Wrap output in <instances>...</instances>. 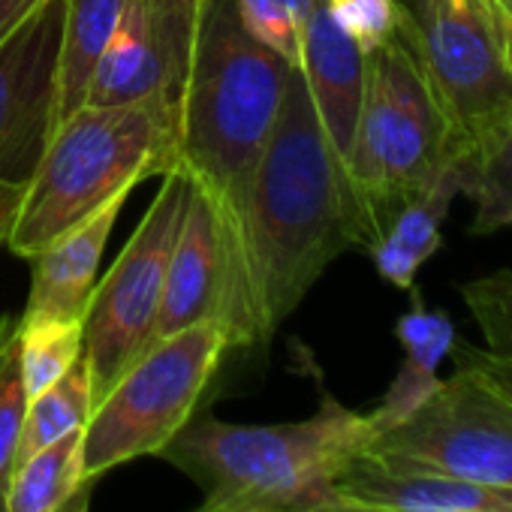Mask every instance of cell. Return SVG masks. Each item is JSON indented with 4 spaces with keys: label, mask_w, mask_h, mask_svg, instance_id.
<instances>
[{
    "label": "cell",
    "mask_w": 512,
    "mask_h": 512,
    "mask_svg": "<svg viewBox=\"0 0 512 512\" xmlns=\"http://www.w3.org/2000/svg\"><path fill=\"white\" fill-rule=\"evenodd\" d=\"M461 193L464 163H452L389 217L377 241L368 247L374 269L386 284L407 293L416 287L419 269L443 247V220Z\"/></svg>",
    "instance_id": "2e32d148"
},
{
    "label": "cell",
    "mask_w": 512,
    "mask_h": 512,
    "mask_svg": "<svg viewBox=\"0 0 512 512\" xmlns=\"http://www.w3.org/2000/svg\"><path fill=\"white\" fill-rule=\"evenodd\" d=\"M199 0H124L112 43L94 73L88 103L121 106L145 100H181Z\"/></svg>",
    "instance_id": "8fae6325"
},
{
    "label": "cell",
    "mask_w": 512,
    "mask_h": 512,
    "mask_svg": "<svg viewBox=\"0 0 512 512\" xmlns=\"http://www.w3.org/2000/svg\"><path fill=\"white\" fill-rule=\"evenodd\" d=\"M229 353L217 323H196L151 344L94 404L82 437L85 479L97 482L118 464L160 455L196 416Z\"/></svg>",
    "instance_id": "52a82bcc"
},
{
    "label": "cell",
    "mask_w": 512,
    "mask_h": 512,
    "mask_svg": "<svg viewBox=\"0 0 512 512\" xmlns=\"http://www.w3.org/2000/svg\"><path fill=\"white\" fill-rule=\"evenodd\" d=\"M0 512H4V488H0Z\"/></svg>",
    "instance_id": "1f68e13d"
},
{
    "label": "cell",
    "mask_w": 512,
    "mask_h": 512,
    "mask_svg": "<svg viewBox=\"0 0 512 512\" xmlns=\"http://www.w3.org/2000/svg\"><path fill=\"white\" fill-rule=\"evenodd\" d=\"M353 247H362V226L347 169L296 67L241 211V320L232 350L269 347L323 272Z\"/></svg>",
    "instance_id": "6da1fadb"
},
{
    "label": "cell",
    "mask_w": 512,
    "mask_h": 512,
    "mask_svg": "<svg viewBox=\"0 0 512 512\" xmlns=\"http://www.w3.org/2000/svg\"><path fill=\"white\" fill-rule=\"evenodd\" d=\"M28 413V392L19 365V317H0V488L7 485L16 449L22 437V422Z\"/></svg>",
    "instance_id": "603a6c76"
},
{
    "label": "cell",
    "mask_w": 512,
    "mask_h": 512,
    "mask_svg": "<svg viewBox=\"0 0 512 512\" xmlns=\"http://www.w3.org/2000/svg\"><path fill=\"white\" fill-rule=\"evenodd\" d=\"M452 163H464L458 136L419 58L398 34L368 55L365 100L347 160L362 250L377 241L389 217L410 196L425 190Z\"/></svg>",
    "instance_id": "5b68a950"
},
{
    "label": "cell",
    "mask_w": 512,
    "mask_h": 512,
    "mask_svg": "<svg viewBox=\"0 0 512 512\" xmlns=\"http://www.w3.org/2000/svg\"><path fill=\"white\" fill-rule=\"evenodd\" d=\"M178 139L181 100L79 106L55 127L28 178L7 247L31 260L109 199L130 193L151 175L172 172Z\"/></svg>",
    "instance_id": "277c9868"
},
{
    "label": "cell",
    "mask_w": 512,
    "mask_h": 512,
    "mask_svg": "<svg viewBox=\"0 0 512 512\" xmlns=\"http://www.w3.org/2000/svg\"><path fill=\"white\" fill-rule=\"evenodd\" d=\"M293 70L244 28L235 0H199L193 61L181 97L178 166L217 208L229 244L232 299L223 320L229 350L241 320V211Z\"/></svg>",
    "instance_id": "7a4b0ae2"
},
{
    "label": "cell",
    "mask_w": 512,
    "mask_h": 512,
    "mask_svg": "<svg viewBox=\"0 0 512 512\" xmlns=\"http://www.w3.org/2000/svg\"><path fill=\"white\" fill-rule=\"evenodd\" d=\"M85 353V323L46 314L19 317V365L28 401L64 377Z\"/></svg>",
    "instance_id": "44dd1931"
},
{
    "label": "cell",
    "mask_w": 512,
    "mask_h": 512,
    "mask_svg": "<svg viewBox=\"0 0 512 512\" xmlns=\"http://www.w3.org/2000/svg\"><path fill=\"white\" fill-rule=\"evenodd\" d=\"M196 512H214V509H208V506H205V503H202V506H199V509H196Z\"/></svg>",
    "instance_id": "d6a6232c"
},
{
    "label": "cell",
    "mask_w": 512,
    "mask_h": 512,
    "mask_svg": "<svg viewBox=\"0 0 512 512\" xmlns=\"http://www.w3.org/2000/svg\"><path fill=\"white\" fill-rule=\"evenodd\" d=\"M338 28L365 52H377L401 34V0H326Z\"/></svg>",
    "instance_id": "484cf974"
},
{
    "label": "cell",
    "mask_w": 512,
    "mask_h": 512,
    "mask_svg": "<svg viewBox=\"0 0 512 512\" xmlns=\"http://www.w3.org/2000/svg\"><path fill=\"white\" fill-rule=\"evenodd\" d=\"M235 7L256 40L278 52L287 64L299 67L305 25L317 0H235Z\"/></svg>",
    "instance_id": "cb8c5ba5"
},
{
    "label": "cell",
    "mask_w": 512,
    "mask_h": 512,
    "mask_svg": "<svg viewBox=\"0 0 512 512\" xmlns=\"http://www.w3.org/2000/svg\"><path fill=\"white\" fill-rule=\"evenodd\" d=\"M91 413H94V380H91L88 356L82 353L64 377H58L49 389H43L37 398L28 401L13 467L28 461L43 446L61 440L64 434L85 428Z\"/></svg>",
    "instance_id": "ffe728a7"
},
{
    "label": "cell",
    "mask_w": 512,
    "mask_h": 512,
    "mask_svg": "<svg viewBox=\"0 0 512 512\" xmlns=\"http://www.w3.org/2000/svg\"><path fill=\"white\" fill-rule=\"evenodd\" d=\"M461 299L482 332L485 350L497 356H512V278L509 272H494L461 284Z\"/></svg>",
    "instance_id": "d4e9b609"
},
{
    "label": "cell",
    "mask_w": 512,
    "mask_h": 512,
    "mask_svg": "<svg viewBox=\"0 0 512 512\" xmlns=\"http://www.w3.org/2000/svg\"><path fill=\"white\" fill-rule=\"evenodd\" d=\"M362 512H512V488L359 455L335 482L332 503Z\"/></svg>",
    "instance_id": "4fadbf2b"
},
{
    "label": "cell",
    "mask_w": 512,
    "mask_h": 512,
    "mask_svg": "<svg viewBox=\"0 0 512 512\" xmlns=\"http://www.w3.org/2000/svg\"><path fill=\"white\" fill-rule=\"evenodd\" d=\"M124 0H67L58 61V124L88 103L94 73L112 43Z\"/></svg>",
    "instance_id": "d6986e66"
},
{
    "label": "cell",
    "mask_w": 512,
    "mask_h": 512,
    "mask_svg": "<svg viewBox=\"0 0 512 512\" xmlns=\"http://www.w3.org/2000/svg\"><path fill=\"white\" fill-rule=\"evenodd\" d=\"M311 512H362V509H344V506H320V509H311Z\"/></svg>",
    "instance_id": "f546056e"
},
{
    "label": "cell",
    "mask_w": 512,
    "mask_h": 512,
    "mask_svg": "<svg viewBox=\"0 0 512 512\" xmlns=\"http://www.w3.org/2000/svg\"><path fill=\"white\" fill-rule=\"evenodd\" d=\"M82 437L85 428H76L13 467L4 512H88L94 482L82 470Z\"/></svg>",
    "instance_id": "ac0fdd59"
},
{
    "label": "cell",
    "mask_w": 512,
    "mask_h": 512,
    "mask_svg": "<svg viewBox=\"0 0 512 512\" xmlns=\"http://www.w3.org/2000/svg\"><path fill=\"white\" fill-rule=\"evenodd\" d=\"M497 4H500V10L506 13V19L512 22V0H497Z\"/></svg>",
    "instance_id": "4dcf8cb0"
},
{
    "label": "cell",
    "mask_w": 512,
    "mask_h": 512,
    "mask_svg": "<svg viewBox=\"0 0 512 512\" xmlns=\"http://www.w3.org/2000/svg\"><path fill=\"white\" fill-rule=\"evenodd\" d=\"M229 299H232L229 244H226L217 208L190 181L181 229L169 256L163 302H160V314L151 332V344L181 329H190L196 323H217L223 329Z\"/></svg>",
    "instance_id": "7c38bea8"
},
{
    "label": "cell",
    "mask_w": 512,
    "mask_h": 512,
    "mask_svg": "<svg viewBox=\"0 0 512 512\" xmlns=\"http://www.w3.org/2000/svg\"><path fill=\"white\" fill-rule=\"evenodd\" d=\"M473 202L470 235H494L512 226V130L482 157L464 166V193Z\"/></svg>",
    "instance_id": "7402d4cb"
},
{
    "label": "cell",
    "mask_w": 512,
    "mask_h": 512,
    "mask_svg": "<svg viewBox=\"0 0 512 512\" xmlns=\"http://www.w3.org/2000/svg\"><path fill=\"white\" fill-rule=\"evenodd\" d=\"M365 64L368 55L338 28L326 0H317L308 16L302 37V79L308 85L311 103L320 115V124L347 169L359 112L365 100Z\"/></svg>",
    "instance_id": "5bb4252c"
},
{
    "label": "cell",
    "mask_w": 512,
    "mask_h": 512,
    "mask_svg": "<svg viewBox=\"0 0 512 512\" xmlns=\"http://www.w3.org/2000/svg\"><path fill=\"white\" fill-rule=\"evenodd\" d=\"M67 0H40L0 43V178L28 184L58 127Z\"/></svg>",
    "instance_id": "30bf717a"
},
{
    "label": "cell",
    "mask_w": 512,
    "mask_h": 512,
    "mask_svg": "<svg viewBox=\"0 0 512 512\" xmlns=\"http://www.w3.org/2000/svg\"><path fill=\"white\" fill-rule=\"evenodd\" d=\"M395 338L404 350V362L380 404L368 413L377 434L404 422L440 386V362L452 356L458 341L452 320L443 311L428 308L416 287L410 290V308L395 323Z\"/></svg>",
    "instance_id": "e0dca14e"
},
{
    "label": "cell",
    "mask_w": 512,
    "mask_h": 512,
    "mask_svg": "<svg viewBox=\"0 0 512 512\" xmlns=\"http://www.w3.org/2000/svg\"><path fill=\"white\" fill-rule=\"evenodd\" d=\"M401 4V37L419 58L467 166L512 130V22L497 0Z\"/></svg>",
    "instance_id": "8992f818"
},
{
    "label": "cell",
    "mask_w": 512,
    "mask_h": 512,
    "mask_svg": "<svg viewBox=\"0 0 512 512\" xmlns=\"http://www.w3.org/2000/svg\"><path fill=\"white\" fill-rule=\"evenodd\" d=\"M130 193L109 199L79 226L64 232L46 250L31 256V293L25 314H46L61 320H82L97 287L100 256L109 244L115 220Z\"/></svg>",
    "instance_id": "9a60e30c"
},
{
    "label": "cell",
    "mask_w": 512,
    "mask_h": 512,
    "mask_svg": "<svg viewBox=\"0 0 512 512\" xmlns=\"http://www.w3.org/2000/svg\"><path fill=\"white\" fill-rule=\"evenodd\" d=\"M40 4V0H0V43H4L19 22Z\"/></svg>",
    "instance_id": "f1b7e54d"
},
{
    "label": "cell",
    "mask_w": 512,
    "mask_h": 512,
    "mask_svg": "<svg viewBox=\"0 0 512 512\" xmlns=\"http://www.w3.org/2000/svg\"><path fill=\"white\" fill-rule=\"evenodd\" d=\"M22 199H25V184L0 178V244H7V238L13 232Z\"/></svg>",
    "instance_id": "83f0119b"
},
{
    "label": "cell",
    "mask_w": 512,
    "mask_h": 512,
    "mask_svg": "<svg viewBox=\"0 0 512 512\" xmlns=\"http://www.w3.org/2000/svg\"><path fill=\"white\" fill-rule=\"evenodd\" d=\"M163 184L124 244L115 266L94 287L85 311V356L94 380V404L148 350L163 302L169 256L181 229L190 178L181 166L160 175Z\"/></svg>",
    "instance_id": "ba28073f"
},
{
    "label": "cell",
    "mask_w": 512,
    "mask_h": 512,
    "mask_svg": "<svg viewBox=\"0 0 512 512\" xmlns=\"http://www.w3.org/2000/svg\"><path fill=\"white\" fill-rule=\"evenodd\" d=\"M377 437L368 413L323 392L299 422L232 425L193 416L160 452L187 473L214 512H311L332 503L341 473Z\"/></svg>",
    "instance_id": "3957f363"
},
{
    "label": "cell",
    "mask_w": 512,
    "mask_h": 512,
    "mask_svg": "<svg viewBox=\"0 0 512 512\" xmlns=\"http://www.w3.org/2000/svg\"><path fill=\"white\" fill-rule=\"evenodd\" d=\"M365 455L512 488V401L455 359L452 377L404 422L380 431Z\"/></svg>",
    "instance_id": "9c48e42d"
},
{
    "label": "cell",
    "mask_w": 512,
    "mask_h": 512,
    "mask_svg": "<svg viewBox=\"0 0 512 512\" xmlns=\"http://www.w3.org/2000/svg\"><path fill=\"white\" fill-rule=\"evenodd\" d=\"M506 272H509V278H512V269H506Z\"/></svg>",
    "instance_id": "836d02e7"
},
{
    "label": "cell",
    "mask_w": 512,
    "mask_h": 512,
    "mask_svg": "<svg viewBox=\"0 0 512 512\" xmlns=\"http://www.w3.org/2000/svg\"><path fill=\"white\" fill-rule=\"evenodd\" d=\"M452 356L458 362H467L470 368H476L491 386H497L512 401V356H497V353H488V350H479V347H470L461 341H455Z\"/></svg>",
    "instance_id": "4316f807"
}]
</instances>
